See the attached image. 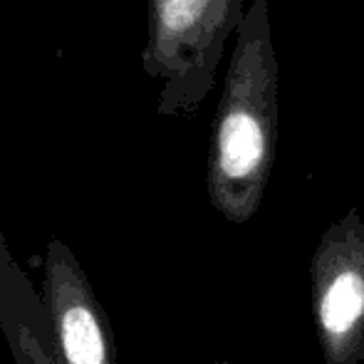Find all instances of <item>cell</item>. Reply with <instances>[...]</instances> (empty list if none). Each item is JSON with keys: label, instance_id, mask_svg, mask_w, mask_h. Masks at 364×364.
<instances>
[{"label": "cell", "instance_id": "6da1fadb", "mask_svg": "<svg viewBox=\"0 0 364 364\" xmlns=\"http://www.w3.org/2000/svg\"><path fill=\"white\" fill-rule=\"evenodd\" d=\"M268 0H253L235 33L211 144V196L228 216L258 201L273 164L280 112Z\"/></svg>", "mask_w": 364, "mask_h": 364}, {"label": "cell", "instance_id": "7a4b0ae2", "mask_svg": "<svg viewBox=\"0 0 364 364\" xmlns=\"http://www.w3.org/2000/svg\"><path fill=\"white\" fill-rule=\"evenodd\" d=\"M243 18V0H149L141 65L159 82V114L191 117L201 107Z\"/></svg>", "mask_w": 364, "mask_h": 364}, {"label": "cell", "instance_id": "3957f363", "mask_svg": "<svg viewBox=\"0 0 364 364\" xmlns=\"http://www.w3.org/2000/svg\"><path fill=\"white\" fill-rule=\"evenodd\" d=\"M43 302L63 364H117L114 335L80 260L60 238L43 258Z\"/></svg>", "mask_w": 364, "mask_h": 364}, {"label": "cell", "instance_id": "277c9868", "mask_svg": "<svg viewBox=\"0 0 364 364\" xmlns=\"http://www.w3.org/2000/svg\"><path fill=\"white\" fill-rule=\"evenodd\" d=\"M0 332L15 364H63L43 295L20 268L0 230Z\"/></svg>", "mask_w": 364, "mask_h": 364}, {"label": "cell", "instance_id": "5b68a950", "mask_svg": "<svg viewBox=\"0 0 364 364\" xmlns=\"http://www.w3.org/2000/svg\"><path fill=\"white\" fill-rule=\"evenodd\" d=\"M364 315V278L355 270L340 273L320 300V322L327 335L342 337Z\"/></svg>", "mask_w": 364, "mask_h": 364}]
</instances>
